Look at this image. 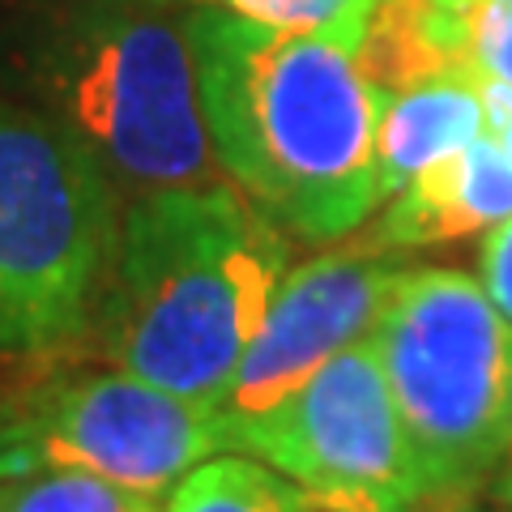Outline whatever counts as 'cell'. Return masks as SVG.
<instances>
[{
    "mask_svg": "<svg viewBox=\"0 0 512 512\" xmlns=\"http://www.w3.org/2000/svg\"><path fill=\"white\" fill-rule=\"evenodd\" d=\"M222 180L278 231L342 239L380 205L384 99L342 43L197 5L184 18Z\"/></svg>",
    "mask_w": 512,
    "mask_h": 512,
    "instance_id": "6da1fadb",
    "label": "cell"
},
{
    "mask_svg": "<svg viewBox=\"0 0 512 512\" xmlns=\"http://www.w3.org/2000/svg\"><path fill=\"white\" fill-rule=\"evenodd\" d=\"M282 274V231L231 180L141 192L94 312L103 359L222 414Z\"/></svg>",
    "mask_w": 512,
    "mask_h": 512,
    "instance_id": "7a4b0ae2",
    "label": "cell"
},
{
    "mask_svg": "<svg viewBox=\"0 0 512 512\" xmlns=\"http://www.w3.org/2000/svg\"><path fill=\"white\" fill-rule=\"evenodd\" d=\"M423 504L470 500L491 483L512 423V325L483 282L410 269L372 329Z\"/></svg>",
    "mask_w": 512,
    "mask_h": 512,
    "instance_id": "3957f363",
    "label": "cell"
},
{
    "mask_svg": "<svg viewBox=\"0 0 512 512\" xmlns=\"http://www.w3.org/2000/svg\"><path fill=\"white\" fill-rule=\"evenodd\" d=\"M120 218L116 180L69 128L0 107V350L52 355L94 325Z\"/></svg>",
    "mask_w": 512,
    "mask_h": 512,
    "instance_id": "277c9868",
    "label": "cell"
},
{
    "mask_svg": "<svg viewBox=\"0 0 512 512\" xmlns=\"http://www.w3.org/2000/svg\"><path fill=\"white\" fill-rule=\"evenodd\" d=\"M56 99L60 124L137 197L222 180L188 30L167 13L116 5L86 18L60 52Z\"/></svg>",
    "mask_w": 512,
    "mask_h": 512,
    "instance_id": "5b68a950",
    "label": "cell"
},
{
    "mask_svg": "<svg viewBox=\"0 0 512 512\" xmlns=\"http://www.w3.org/2000/svg\"><path fill=\"white\" fill-rule=\"evenodd\" d=\"M227 448V419L107 367L47 380L0 414V478L86 470L120 487L167 495L188 470Z\"/></svg>",
    "mask_w": 512,
    "mask_h": 512,
    "instance_id": "8992f818",
    "label": "cell"
},
{
    "mask_svg": "<svg viewBox=\"0 0 512 512\" xmlns=\"http://www.w3.org/2000/svg\"><path fill=\"white\" fill-rule=\"evenodd\" d=\"M227 448L320 495L389 512L423 504L419 470L372 342L333 355L261 419L227 423Z\"/></svg>",
    "mask_w": 512,
    "mask_h": 512,
    "instance_id": "52a82bcc",
    "label": "cell"
},
{
    "mask_svg": "<svg viewBox=\"0 0 512 512\" xmlns=\"http://www.w3.org/2000/svg\"><path fill=\"white\" fill-rule=\"evenodd\" d=\"M406 274L410 269L389 261L380 244L325 252L282 274L222 419H261L333 355L367 342Z\"/></svg>",
    "mask_w": 512,
    "mask_h": 512,
    "instance_id": "ba28073f",
    "label": "cell"
},
{
    "mask_svg": "<svg viewBox=\"0 0 512 512\" xmlns=\"http://www.w3.org/2000/svg\"><path fill=\"white\" fill-rule=\"evenodd\" d=\"M512 218V163L483 133L466 150L427 167L393 197L380 218V248H427L466 235H487Z\"/></svg>",
    "mask_w": 512,
    "mask_h": 512,
    "instance_id": "9c48e42d",
    "label": "cell"
},
{
    "mask_svg": "<svg viewBox=\"0 0 512 512\" xmlns=\"http://www.w3.org/2000/svg\"><path fill=\"white\" fill-rule=\"evenodd\" d=\"M355 64L380 99L448 77H474L466 13L431 0H376Z\"/></svg>",
    "mask_w": 512,
    "mask_h": 512,
    "instance_id": "30bf717a",
    "label": "cell"
},
{
    "mask_svg": "<svg viewBox=\"0 0 512 512\" xmlns=\"http://www.w3.org/2000/svg\"><path fill=\"white\" fill-rule=\"evenodd\" d=\"M483 133H487V111H483V99H478L474 77H448V82L414 86L406 94L384 99L380 128H376L380 201L397 197L427 167L466 150Z\"/></svg>",
    "mask_w": 512,
    "mask_h": 512,
    "instance_id": "8fae6325",
    "label": "cell"
},
{
    "mask_svg": "<svg viewBox=\"0 0 512 512\" xmlns=\"http://www.w3.org/2000/svg\"><path fill=\"white\" fill-rule=\"evenodd\" d=\"M299 491L248 453H218L167 491V512H295Z\"/></svg>",
    "mask_w": 512,
    "mask_h": 512,
    "instance_id": "7c38bea8",
    "label": "cell"
},
{
    "mask_svg": "<svg viewBox=\"0 0 512 512\" xmlns=\"http://www.w3.org/2000/svg\"><path fill=\"white\" fill-rule=\"evenodd\" d=\"M0 512H167V495L120 487L86 470H26L0 478Z\"/></svg>",
    "mask_w": 512,
    "mask_h": 512,
    "instance_id": "4fadbf2b",
    "label": "cell"
},
{
    "mask_svg": "<svg viewBox=\"0 0 512 512\" xmlns=\"http://www.w3.org/2000/svg\"><path fill=\"white\" fill-rule=\"evenodd\" d=\"M192 5H214L256 26L282 30V35H312L359 52L376 0H192Z\"/></svg>",
    "mask_w": 512,
    "mask_h": 512,
    "instance_id": "5bb4252c",
    "label": "cell"
},
{
    "mask_svg": "<svg viewBox=\"0 0 512 512\" xmlns=\"http://www.w3.org/2000/svg\"><path fill=\"white\" fill-rule=\"evenodd\" d=\"M474 73L500 77L512 86V0H478L466 9Z\"/></svg>",
    "mask_w": 512,
    "mask_h": 512,
    "instance_id": "9a60e30c",
    "label": "cell"
},
{
    "mask_svg": "<svg viewBox=\"0 0 512 512\" xmlns=\"http://www.w3.org/2000/svg\"><path fill=\"white\" fill-rule=\"evenodd\" d=\"M478 282L487 299L500 308V316L512 325V218L491 227L483 239V261H478Z\"/></svg>",
    "mask_w": 512,
    "mask_h": 512,
    "instance_id": "2e32d148",
    "label": "cell"
},
{
    "mask_svg": "<svg viewBox=\"0 0 512 512\" xmlns=\"http://www.w3.org/2000/svg\"><path fill=\"white\" fill-rule=\"evenodd\" d=\"M474 86H478V99H483V111H487V137L512 163V86L500 82V77H487V73H474Z\"/></svg>",
    "mask_w": 512,
    "mask_h": 512,
    "instance_id": "e0dca14e",
    "label": "cell"
},
{
    "mask_svg": "<svg viewBox=\"0 0 512 512\" xmlns=\"http://www.w3.org/2000/svg\"><path fill=\"white\" fill-rule=\"evenodd\" d=\"M487 500H491V504H504V508H512V423H508V440H504L500 466H495L491 483H487Z\"/></svg>",
    "mask_w": 512,
    "mask_h": 512,
    "instance_id": "ac0fdd59",
    "label": "cell"
},
{
    "mask_svg": "<svg viewBox=\"0 0 512 512\" xmlns=\"http://www.w3.org/2000/svg\"><path fill=\"white\" fill-rule=\"evenodd\" d=\"M431 5H444V9H457V13H466V9H474L478 0H431Z\"/></svg>",
    "mask_w": 512,
    "mask_h": 512,
    "instance_id": "d6986e66",
    "label": "cell"
},
{
    "mask_svg": "<svg viewBox=\"0 0 512 512\" xmlns=\"http://www.w3.org/2000/svg\"><path fill=\"white\" fill-rule=\"evenodd\" d=\"M410 512H414V508H410Z\"/></svg>",
    "mask_w": 512,
    "mask_h": 512,
    "instance_id": "ffe728a7",
    "label": "cell"
}]
</instances>
